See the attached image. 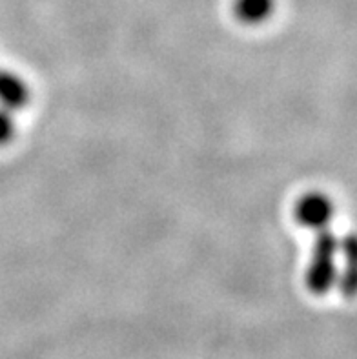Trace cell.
Here are the masks:
<instances>
[{"label": "cell", "instance_id": "cell-1", "mask_svg": "<svg viewBox=\"0 0 357 359\" xmlns=\"http://www.w3.org/2000/svg\"><path fill=\"white\" fill-rule=\"evenodd\" d=\"M337 252L339 241L334 232L319 230L307 270V287L314 296H325L337 283Z\"/></svg>", "mask_w": 357, "mask_h": 359}, {"label": "cell", "instance_id": "cell-2", "mask_svg": "<svg viewBox=\"0 0 357 359\" xmlns=\"http://www.w3.org/2000/svg\"><path fill=\"white\" fill-rule=\"evenodd\" d=\"M334 217V203L325 194H307L295 205V219L299 224L310 230H325Z\"/></svg>", "mask_w": 357, "mask_h": 359}, {"label": "cell", "instance_id": "cell-3", "mask_svg": "<svg viewBox=\"0 0 357 359\" xmlns=\"http://www.w3.org/2000/svg\"><path fill=\"white\" fill-rule=\"evenodd\" d=\"M29 100V88L15 73L0 69V102L9 109L24 108Z\"/></svg>", "mask_w": 357, "mask_h": 359}, {"label": "cell", "instance_id": "cell-4", "mask_svg": "<svg viewBox=\"0 0 357 359\" xmlns=\"http://www.w3.org/2000/svg\"><path fill=\"white\" fill-rule=\"evenodd\" d=\"M276 8V0H236L234 11L243 24L255 26L270 18Z\"/></svg>", "mask_w": 357, "mask_h": 359}, {"label": "cell", "instance_id": "cell-5", "mask_svg": "<svg viewBox=\"0 0 357 359\" xmlns=\"http://www.w3.org/2000/svg\"><path fill=\"white\" fill-rule=\"evenodd\" d=\"M15 137V118L11 115V109L2 106L0 108V146L8 144Z\"/></svg>", "mask_w": 357, "mask_h": 359}]
</instances>
